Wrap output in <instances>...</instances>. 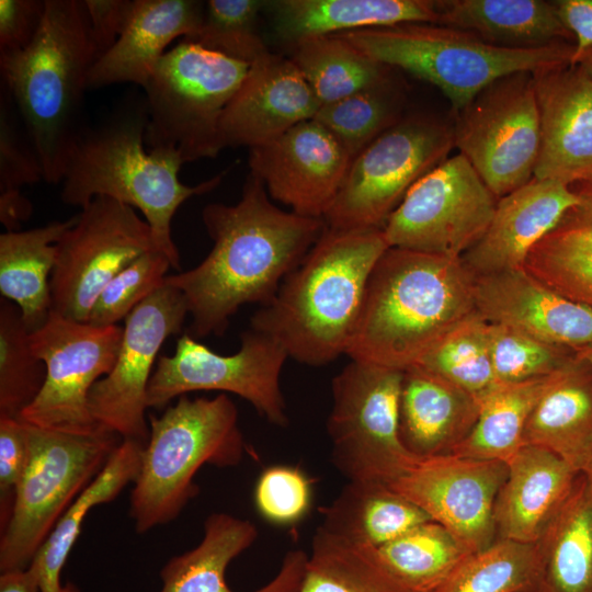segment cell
Instances as JSON below:
<instances>
[{
	"label": "cell",
	"mask_w": 592,
	"mask_h": 592,
	"mask_svg": "<svg viewBox=\"0 0 592 592\" xmlns=\"http://www.w3.org/2000/svg\"><path fill=\"white\" fill-rule=\"evenodd\" d=\"M311 481L300 469L275 465L262 471L254 488L258 512L275 525L300 521L311 504Z\"/></svg>",
	"instance_id": "47"
},
{
	"label": "cell",
	"mask_w": 592,
	"mask_h": 592,
	"mask_svg": "<svg viewBox=\"0 0 592 592\" xmlns=\"http://www.w3.org/2000/svg\"><path fill=\"white\" fill-rule=\"evenodd\" d=\"M475 300L487 322L573 350L592 344V308L562 296L524 269L476 276Z\"/></svg>",
	"instance_id": "22"
},
{
	"label": "cell",
	"mask_w": 592,
	"mask_h": 592,
	"mask_svg": "<svg viewBox=\"0 0 592 592\" xmlns=\"http://www.w3.org/2000/svg\"><path fill=\"white\" fill-rule=\"evenodd\" d=\"M506 466L493 508L496 532L499 538L537 543L580 473L550 451L528 444Z\"/></svg>",
	"instance_id": "25"
},
{
	"label": "cell",
	"mask_w": 592,
	"mask_h": 592,
	"mask_svg": "<svg viewBox=\"0 0 592 592\" xmlns=\"http://www.w3.org/2000/svg\"><path fill=\"white\" fill-rule=\"evenodd\" d=\"M287 358L275 340L252 329L242 333L240 349L230 355L215 353L185 333L173 355L159 357L147 388V407L163 408L192 391L231 392L270 423L284 428L288 417L280 377Z\"/></svg>",
	"instance_id": "15"
},
{
	"label": "cell",
	"mask_w": 592,
	"mask_h": 592,
	"mask_svg": "<svg viewBox=\"0 0 592 592\" xmlns=\"http://www.w3.org/2000/svg\"><path fill=\"white\" fill-rule=\"evenodd\" d=\"M385 567L414 592H434L470 553L434 521L375 548Z\"/></svg>",
	"instance_id": "39"
},
{
	"label": "cell",
	"mask_w": 592,
	"mask_h": 592,
	"mask_svg": "<svg viewBox=\"0 0 592 592\" xmlns=\"http://www.w3.org/2000/svg\"><path fill=\"white\" fill-rule=\"evenodd\" d=\"M579 201L530 251L524 270L592 308V178L571 184Z\"/></svg>",
	"instance_id": "31"
},
{
	"label": "cell",
	"mask_w": 592,
	"mask_h": 592,
	"mask_svg": "<svg viewBox=\"0 0 592 592\" xmlns=\"http://www.w3.org/2000/svg\"><path fill=\"white\" fill-rule=\"evenodd\" d=\"M56 248L52 311L79 322H88L96 298L116 274L156 250L148 223L135 208L107 196L82 207Z\"/></svg>",
	"instance_id": "14"
},
{
	"label": "cell",
	"mask_w": 592,
	"mask_h": 592,
	"mask_svg": "<svg viewBox=\"0 0 592 592\" xmlns=\"http://www.w3.org/2000/svg\"><path fill=\"white\" fill-rule=\"evenodd\" d=\"M506 477L502 460L442 454L418 457L387 486L476 553L493 543V508Z\"/></svg>",
	"instance_id": "18"
},
{
	"label": "cell",
	"mask_w": 592,
	"mask_h": 592,
	"mask_svg": "<svg viewBox=\"0 0 592 592\" xmlns=\"http://www.w3.org/2000/svg\"><path fill=\"white\" fill-rule=\"evenodd\" d=\"M559 20L574 39L571 65L592 47V0L553 1Z\"/></svg>",
	"instance_id": "52"
},
{
	"label": "cell",
	"mask_w": 592,
	"mask_h": 592,
	"mask_svg": "<svg viewBox=\"0 0 592 592\" xmlns=\"http://www.w3.org/2000/svg\"><path fill=\"white\" fill-rule=\"evenodd\" d=\"M479 398L417 366L403 371L399 434L417 457L448 454L471 431Z\"/></svg>",
	"instance_id": "27"
},
{
	"label": "cell",
	"mask_w": 592,
	"mask_h": 592,
	"mask_svg": "<svg viewBox=\"0 0 592 592\" xmlns=\"http://www.w3.org/2000/svg\"><path fill=\"white\" fill-rule=\"evenodd\" d=\"M549 378L497 383L479 397L471 431L448 454L506 463L524 445L526 422Z\"/></svg>",
	"instance_id": "36"
},
{
	"label": "cell",
	"mask_w": 592,
	"mask_h": 592,
	"mask_svg": "<svg viewBox=\"0 0 592 592\" xmlns=\"http://www.w3.org/2000/svg\"><path fill=\"white\" fill-rule=\"evenodd\" d=\"M265 3L261 0H209L201 30L190 41L251 65L270 52L259 27Z\"/></svg>",
	"instance_id": "44"
},
{
	"label": "cell",
	"mask_w": 592,
	"mask_h": 592,
	"mask_svg": "<svg viewBox=\"0 0 592 592\" xmlns=\"http://www.w3.org/2000/svg\"><path fill=\"white\" fill-rule=\"evenodd\" d=\"M29 462L25 424L0 417V531L7 525Z\"/></svg>",
	"instance_id": "49"
},
{
	"label": "cell",
	"mask_w": 592,
	"mask_h": 592,
	"mask_svg": "<svg viewBox=\"0 0 592 592\" xmlns=\"http://www.w3.org/2000/svg\"><path fill=\"white\" fill-rule=\"evenodd\" d=\"M147 124L144 100L96 127H86L66 160L60 197L68 205L84 207L96 196H107L137 208L150 226L156 250L180 270L171 234L173 216L190 197L215 189L224 173L197 185L183 184L179 179L183 162L174 150L145 151Z\"/></svg>",
	"instance_id": "4"
},
{
	"label": "cell",
	"mask_w": 592,
	"mask_h": 592,
	"mask_svg": "<svg viewBox=\"0 0 592 592\" xmlns=\"http://www.w3.org/2000/svg\"><path fill=\"white\" fill-rule=\"evenodd\" d=\"M402 90L388 79L339 101L320 105L315 119L345 148L352 160L401 117Z\"/></svg>",
	"instance_id": "40"
},
{
	"label": "cell",
	"mask_w": 592,
	"mask_h": 592,
	"mask_svg": "<svg viewBox=\"0 0 592 592\" xmlns=\"http://www.w3.org/2000/svg\"><path fill=\"white\" fill-rule=\"evenodd\" d=\"M485 321L478 312L457 326L413 366L477 396L491 389L494 377Z\"/></svg>",
	"instance_id": "43"
},
{
	"label": "cell",
	"mask_w": 592,
	"mask_h": 592,
	"mask_svg": "<svg viewBox=\"0 0 592 592\" xmlns=\"http://www.w3.org/2000/svg\"><path fill=\"white\" fill-rule=\"evenodd\" d=\"M576 352L592 365V344L578 348Z\"/></svg>",
	"instance_id": "56"
},
{
	"label": "cell",
	"mask_w": 592,
	"mask_h": 592,
	"mask_svg": "<svg viewBox=\"0 0 592 592\" xmlns=\"http://www.w3.org/2000/svg\"><path fill=\"white\" fill-rule=\"evenodd\" d=\"M24 424L29 462L0 531V572L30 567L58 520L123 441L105 429L81 435Z\"/></svg>",
	"instance_id": "9"
},
{
	"label": "cell",
	"mask_w": 592,
	"mask_h": 592,
	"mask_svg": "<svg viewBox=\"0 0 592 592\" xmlns=\"http://www.w3.org/2000/svg\"><path fill=\"white\" fill-rule=\"evenodd\" d=\"M292 48L289 58L321 105L391 77L390 67L372 59L335 34L307 38Z\"/></svg>",
	"instance_id": "38"
},
{
	"label": "cell",
	"mask_w": 592,
	"mask_h": 592,
	"mask_svg": "<svg viewBox=\"0 0 592 592\" xmlns=\"http://www.w3.org/2000/svg\"><path fill=\"white\" fill-rule=\"evenodd\" d=\"M32 214V205L21 191H7L0 194V219L7 231H18L20 223Z\"/></svg>",
	"instance_id": "53"
},
{
	"label": "cell",
	"mask_w": 592,
	"mask_h": 592,
	"mask_svg": "<svg viewBox=\"0 0 592 592\" xmlns=\"http://www.w3.org/2000/svg\"><path fill=\"white\" fill-rule=\"evenodd\" d=\"M144 446L133 440H123L103 469L58 520L30 565L37 573L39 592H80L71 583H61L64 566L88 513L113 501L127 485L135 482Z\"/></svg>",
	"instance_id": "34"
},
{
	"label": "cell",
	"mask_w": 592,
	"mask_h": 592,
	"mask_svg": "<svg viewBox=\"0 0 592 592\" xmlns=\"http://www.w3.org/2000/svg\"><path fill=\"white\" fill-rule=\"evenodd\" d=\"M383 229L326 227L251 329L275 340L288 357L322 366L346 353L369 275L388 249Z\"/></svg>",
	"instance_id": "3"
},
{
	"label": "cell",
	"mask_w": 592,
	"mask_h": 592,
	"mask_svg": "<svg viewBox=\"0 0 592 592\" xmlns=\"http://www.w3.org/2000/svg\"><path fill=\"white\" fill-rule=\"evenodd\" d=\"M264 11L277 38L291 46L361 29L437 21L436 0H273Z\"/></svg>",
	"instance_id": "29"
},
{
	"label": "cell",
	"mask_w": 592,
	"mask_h": 592,
	"mask_svg": "<svg viewBox=\"0 0 592 592\" xmlns=\"http://www.w3.org/2000/svg\"><path fill=\"white\" fill-rule=\"evenodd\" d=\"M523 440L524 445L550 451L579 473L592 460V365L577 352L550 375Z\"/></svg>",
	"instance_id": "28"
},
{
	"label": "cell",
	"mask_w": 592,
	"mask_h": 592,
	"mask_svg": "<svg viewBox=\"0 0 592 592\" xmlns=\"http://www.w3.org/2000/svg\"><path fill=\"white\" fill-rule=\"evenodd\" d=\"M202 218L210 252L197 266L164 278L186 300L193 338L221 335L246 304H270L327 227L321 218L277 207L252 174L238 203L208 204Z\"/></svg>",
	"instance_id": "1"
},
{
	"label": "cell",
	"mask_w": 592,
	"mask_h": 592,
	"mask_svg": "<svg viewBox=\"0 0 592 592\" xmlns=\"http://www.w3.org/2000/svg\"><path fill=\"white\" fill-rule=\"evenodd\" d=\"M65 221L0 235V293L14 303L31 332L42 327L52 312L50 277L56 262V243L77 221Z\"/></svg>",
	"instance_id": "33"
},
{
	"label": "cell",
	"mask_w": 592,
	"mask_h": 592,
	"mask_svg": "<svg viewBox=\"0 0 592 592\" xmlns=\"http://www.w3.org/2000/svg\"><path fill=\"white\" fill-rule=\"evenodd\" d=\"M172 267L161 252L151 250L116 274L96 298L88 319L94 327L118 325L148 296L164 284L166 273Z\"/></svg>",
	"instance_id": "46"
},
{
	"label": "cell",
	"mask_w": 592,
	"mask_h": 592,
	"mask_svg": "<svg viewBox=\"0 0 592 592\" xmlns=\"http://www.w3.org/2000/svg\"><path fill=\"white\" fill-rule=\"evenodd\" d=\"M534 72H515L482 89L457 111L454 146L499 200L534 178L540 125Z\"/></svg>",
	"instance_id": "12"
},
{
	"label": "cell",
	"mask_w": 592,
	"mask_h": 592,
	"mask_svg": "<svg viewBox=\"0 0 592 592\" xmlns=\"http://www.w3.org/2000/svg\"><path fill=\"white\" fill-rule=\"evenodd\" d=\"M314 91L289 57L269 52L250 65L219 122L223 149H250L272 141L314 118L320 107Z\"/></svg>",
	"instance_id": "20"
},
{
	"label": "cell",
	"mask_w": 592,
	"mask_h": 592,
	"mask_svg": "<svg viewBox=\"0 0 592 592\" xmlns=\"http://www.w3.org/2000/svg\"><path fill=\"white\" fill-rule=\"evenodd\" d=\"M537 569L536 543L499 538L467 556L434 592H532Z\"/></svg>",
	"instance_id": "41"
},
{
	"label": "cell",
	"mask_w": 592,
	"mask_h": 592,
	"mask_svg": "<svg viewBox=\"0 0 592 592\" xmlns=\"http://www.w3.org/2000/svg\"><path fill=\"white\" fill-rule=\"evenodd\" d=\"M533 75L540 125L534 178H592V77L571 64Z\"/></svg>",
	"instance_id": "21"
},
{
	"label": "cell",
	"mask_w": 592,
	"mask_h": 592,
	"mask_svg": "<svg viewBox=\"0 0 592 592\" xmlns=\"http://www.w3.org/2000/svg\"><path fill=\"white\" fill-rule=\"evenodd\" d=\"M46 377V367L34 353L31 331L19 307L0 299V417L20 419L35 400Z\"/></svg>",
	"instance_id": "42"
},
{
	"label": "cell",
	"mask_w": 592,
	"mask_h": 592,
	"mask_svg": "<svg viewBox=\"0 0 592 592\" xmlns=\"http://www.w3.org/2000/svg\"><path fill=\"white\" fill-rule=\"evenodd\" d=\"M123 327H94L54 311L31 332V344L46 367L44 385L20 420L43 429L92 434L100 429L91 415L89 394L115 365Z\"/></svg>",
	"instance_id": "13"
},
{
	"label": "cell",
	"mask_w": 592,
	"mask_h": 592,
	"mask_svg": "<svg viewBox=\"0 0 592 592\" xmlns=\"http://www.w3.org/2000/svg\"><path fill=\"white\" fill-rule=\"evenodd\" d=\"M298 592H414L382 562L375 547L318 527Z\"/></svg>",
	"instance_id": "37"
},
{
	"label": "cell",
	"mask_w": 592,
	"mask_h": 592,
	"mask_svg": "<svg viewBox=\"0 0 592 592\" xmlns=\"http://www.w3.org/2000/svg\"><path fill=\"white\" fill-rule=\"evenodd\" d=\"M187 314L183 294L163 284L125 319L115 365L89 394L90 412L99 426L122 440L147 443L146 397L153 364L167 338L181 332Z\"/></svg>",
	"instance_id": "17"
},
{
	"label": "cell",
	"mask_w": 592,
	"mask_h": 592,
	"mask_svg": "<svg viewBox=\"0 0 592 592\" xmlns=\"http://www.w3.org/2000/svg\"><path fill=\"white\" fill-rule=\"evenodd\" d=\"M205 5L197 0H135L125 31L89 69L88 89L124 82L144 88L173 39L196 37Z\"/></svg>",
	"instance_id": "26"
},
{
	"label": "cell",
	"mask_w": 592,
	"mask_h": 592,
	"mask_svg": "<svg viewBox=\"0 0 592 592\" xmlns=\"http://www.w3.org/2000/svg\"><path fill=\"white\" fill-rule=\"evenodd\" d=\"M0 592H39L35 569L30 566L26 569L1 572Z\"/></svg>",
	"instance_id": "54"
},
{
	"label": "cell",
	"mask_w": 592,
	"mask_h": 592,
	"mask_svg": "<svg viewBox=\"0 0 592 592\" xmlns=\"http://www.w3.org/2000/svg\"><path fill=\"white\" fill-rule=\"evenodd\" d=\"M372 59L439 88L457 112L493 81L571 64L574 44L511 48L432 23H405L335 34Z\"/></svg>",
	"instance_id": "7"
},
{
	"label": "cell",
	"mask_w": 592,
	"mask_h": 592,
	"mask_svg": "<svg viewBox=\"0 0 592 592\" xmlns=\"http://www.w3.org/2000/svg\"><path fill=\"white\" fill-rule=\"evenodd\" d=\"M578 201L571 184L533 178L498 200L487 230L460 259L475 276L524 269L533 247Z\"/></svg>",
	"instance_id": "23"
},
{
	"label": "cell",
	"mask_w": 592,
	"mask_h": 592,
	"mask_svg": "<svg viewBox=\"0 0 592 592\" xmlns=\"http://www.w3.org/2000/svg\"><path fill=\"white\" fill-rule=\"evenodd\" d=\"M93 64L82 0H46L32 44L0 54V87L16 107L48 183L61 182L68 155L86 128L84 92Z\"/></svg>",
	"instance_id": "5"
},
{
	"label": "cell",
	"mask_w": 592,
	"mask_h": 592,
	"mask_svg": "<svg viewBox=\"0 0 592 592\" xmlns=\"http://www.w3.org/2000/svg\"><path fill=\"white\" fill-rule=\"evenodd\" d=\"M148 423L129 505L138 534L179 516L200 491L194 477L202 466H236L246 449L237 407L223 392L214 398L180 396L161 415L150 414Z\"/></svg>",
	"instance_id": "6"
},
{
	"label": "cell",
	"mask_w": 592,
	"mask_h": 592,
	"mask_svg": "<svg viewBox=\"0 0 592 592\" xmlns=\"http://www.w3.org/2000/svg\"><path fill=\"white\" fill-rule=\"evenodd\" d=\"M403 371L351 362L332 379L331 459L349 481L388 485L418 458L399 434Z\"/></svg>",
	"instance_id": "10"
},
{
	"label": "cell",
	"mask_w": 592,
	"mask_h": 592,
	"mask_svg": "<svg viewBox=\"0 0 592 592\" xmlns=\"http://www.w3.org/2000/svg\"><path fill=\"white\" fill-rule=\"evenodd\" d=\"M475 284L460 258L388 248L369 275L345 354L406 371L477 314Z\"/></svg>",
	"instance_id": "2"
},
{
	"label": "cell",
	"mask_w": 592,
	"mask_h": 592,
	"mask_svg": "<svg viewBox=\"0 0 592 592\" xmlns=\"http://www.w3.org/2000/svg\"><path fill=\"white\" fill-rule=\"evenodd\" d=\"M94 62L106 54L125 31L135 0H83Z\"/></svg>",
	"instance_id": "51"
},
{
	"label": "cell",
	"mask_w": 592,
	"mask_h": 592,
	"mask_svg": "<svg viewBox=\"0 0 592 592\" xmlns=\"http://www.w3.org/2000/svg\"><path fill=\"white\" fill-rule=\"evenodd\" d=\"M340 141L318 121H304L250 149V174L292 212L323 219L352 163Z\"/></svg>",
	"instance_id": "19"
},
{
	"label": "cell",
	"mask_w": 592,
	"mask_h": 592,
	"mask_svg": "<svg viewBox=\"0 0 592 592\" xmlns=\"http://www.w3.org/2000/svg\"><path fill=\"white\" fill-rule=\"evenodd\" d=\"M257 537L258 530L249 520L224 512L209 514L198 545L162 567L160 592H235L226 582L227 568ZM307 559L303 550H289L277 574L252 592H298Z\"/></svg>",
	"instance_id": "24"
},
{
	"label": "cell",
	"mask_w": 592,
	"mask_h": 592,
	"mask_svg": "<svg viewBox=\"0 0 592 592\" xmlns=\"http://www.w3.org/2000/svg\"><path fill=\"white\" fill-rule=\"evenodd\" d=\"M453 147V126L446 122L429 115L401 118L353 159L326 226L383 229L407 192Z\"/></svg>",
	"instance_id": "11"
},
{
	"label": "cell",
	"mask_w": 592,
	"mask_h": 592,
	"mask_svg": "<svg viewBox=\"0 0 592 592\" xmlns=\"http://www.w3.org/2000/svg\"><path fill=\"white\" fill-rule=\"evenodd\" d=\"M250 65L183 38L167 50L144 86L145 143L174 150L182 162L223 149L219 122Z\"/></svg>",
	"instance_id": "8"
},
{
	"label": "cell",
	"mask_w": 592,
	"mask_h": 592,
	"mask_svg": "<svg viewBox=\"0 0 592 592\" xmlns=\"http://www.w3.org/2000/svg\"><path fill=\"white\" fill-rule=\"evenodd\" d=\"M536 546L532 592H592V481L583 473Z\"/></svg>",
	"instance_id": "32"
},
{
	"label": "cell",
	"mask_w": 592,
	"mask_h": 592,
	"mask_svg": "<svg viewBox=\"0 0 592 592\" xmlns=\"http://www.w3.org/2000/svg\"><path fill=\"white\" fill-rule=\"evenodd\" d=\"M42 179V164L25 126L0 87V192L19 191Z\"/></svg>",
	"instance_id": "48"
},
{
	"label": "cell",
	"mask_w": 592,
	"mask_h": 592,
	"mask_svg": "<svg viewBox=\"0 0 592 592\" xmlns=\"http://www.w3.org/2000/svg\"><path fill=\"white\" fill-rule=\"evenodd\" d=\"M592 481V460L582 471Z\"/></svg>",
	"instance_id": "57"
},
{
	"label": "cell",
	"mask_w": 592,
	"mask_h": 592,
	"mask_svg": "<svg viewBox=\"0 0 592 592\" xmlns=\"http://www.w3.org/2000/svg\"><path fill=\"white\" fill-rule=\"evenodd\" d=\"M46 0H0V54L27 48L42 25Z\"/></svg>",
	"instance_id": "50"
},
{
	"label": "cell",
	"mask_w": 592,
	"mask_h": 592,
	"mask_svg": "<svg viewBox=\"0 0 592 592\" xmlns=\"http://www.w3.org/2000/svg\"><path fill=\"white\" fill-rule=\"evenodd\" d=\"M498 198L460 153L421 178L383 227L389 248L462 258L485 234Z\"/></svg>",
	"instance_id": "16"
},
{
	"label": "cell",
	"mask_w": 592,
	"mask_h": 592,
	"mask_svg": "<svg viewBox=\"0 0 592 592\" xmlns=\"http://www.w3.org/2000/svg\"><path fill=\"white\" fill-rule=\"evenodd\" d=\"M435 24L473 33L487 43L534 48L573 39L553 1L436 0Z\"/></svg>",
	"instance_id": "30"
},
{
	"label": "cell",
	"mask_w": 592,
	"mask_h": 592,
	"mask_svg": "<svg viewBox=\"0 0 592 592\" xmlns=\"http://www.w3.org/2000/svg\"><path fill=\"white\" fill-rule=\"evenodd\" d=\"M486 335L498 383H521L551 375L576 350L550 344L501 323L486 325Z\"/></svg>",
	"instance_id": "45"
},
{
	"label": "cell",
	"mask_w": 592,
	"mask_h": 592,
	"mask_svg": "<svg viewBox=\"0 0 592 592\" xmlns=\"http://www.w3.org/2000/svg\"><path fill=\"white\" fill-rule=\"evenodd\" d=\"M574 65H579L590 77H592V47L584 52Z\"/></svg>",
	"instance_id": "55"
},
{
	"label": "cell",
	"mask_w": 592,
	"mask_h": 592,
	"mask_svg": "<svg viewBox=\"0 0 592 592\" xmlns=\"http://www.w3.org/2000/svg\"><path fill=\"white\" fill-rule=\"evenodd\" d=\"M432 521L417 504L375 481H348L319 526L346 542L379 547Z\"/></svg>",
	"instance_id": "35"
}]
</instances>
